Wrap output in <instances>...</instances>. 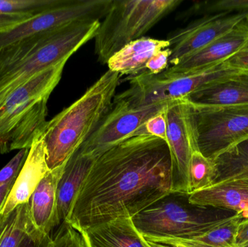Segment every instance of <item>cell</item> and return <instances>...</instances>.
I'll use <instances>...</instances> for the list:
<instances>
[{
  "mask_svg": "<svg viewBox=\"0 0 248 247\" xmlns=\"http://www.w3.org/2000/svg\"><path fill=\"white\" fill-rule=\"evenodd\" d=\"M173 175L166 142L152 136L129 138L95 158L65 223L84 231L132 218L173 192Z\"/></svg>",
  "mask_w": 248,
  "mask_h": 247,
  "instance_id": "1",
  "label": "cell"
},
{
  "mask_svg": "<svg viewBox=\"0 0 248 247\" xmlns=\"http://www.w3.org/2000/svg\"><path fill=\"white\" fill-rule=\"evenodd\" d=\"M100 20H78L0 49V104L44 70L69 58L95 37Z\"/></svg>",
  "mask_w": 248,
  "mask_h": 247,
  "instance_id": "2",
  "label": "cell"
},
{
  "mask_svg": "<svg viewBox=\"0 0 248 247\" xmlns=\"http://www.w3.org/2000/svg\"><path fill=\"white\" fill-rule=\"evenodd\" d=\"M120 78L108 70L75 102L46 122L42 135L49 170L66 163L95 131L113 107Z\"/></svg>",
  "mask_w": 248,
  "mask_h": 247,
  "instance_id": "3",
  "label": "cell"
},
{
  "mask_svg": "<svg viewBox=\"0 0 248 247\" xmlns=\"http://www.w3.org/2000/svg\"><path fill=\"white\" fill-rule=\"evenodd\" d=\"M68 60L35 75L0 104V155L30 149L46 123L49 97Z\"/></svg>",
  "mask_w": 248,
  "mask_h": 247,
  "instance_id": "4",
  "label": "cell"
},
{
  "mask_svg": "<svg viewBox=\"0 0 248 247\" xmlns=\"http://www.w3.org/2000/svg\"><path fill=\"white\" fill-rule=\"evenodd\" d=\"M182 2L181 0H112L94 38V53L99 62L107 64L116 52L143 37Z\"/></svg>",
  "mask_w": 248,
  "mask_h": 247,
  "instance_id": "5",
  "label": "cell"
},
{
  "mask_svg": "<svg viewBox=\"0 0 248 247\" xmlns=\"http://www.w3.org/2000/svg\"><path fill=\"white\" fill-rule=\"evenodd\" d=\"M185 194L170 193L133 217L131 220L139 233L143 237L194 239L231 216L208 213L206 207L193 205L189 201L186 204L182 201Z\"/></svg>",
  "mask_w": 248,
  "mask_h": 247,
  "instance_id": "6",
  "label": "cell"
},
{
  "mask_svg": "<svg viewBox=\"0 0 248 247\" xmlns=\"http://www.w3.org/2000/svg\"><path fill=\"white\" fill-rule=\"evenodd\" d=\"M238 71L226 62L193 73L173 76L155 75L145 71L128 77L129 88L115 97L114 101L136 108L181 100L205 84Z\"/></svg>",
  "mask_w": 248,
  "mask_h": 247,
  "instance_id": "7",
  "label": "cell"
},
{
  "mask_svg": "<svg viewBox=\"0 0 248 247\" xmlns=\"http://www.w3.org/2000/svg\"><path fill=\"white\" fill-rule=\"evenodd\" d=\"M190 104L197 146L206 158L216 159L229 148L248 139V104Z\"/></svg>",
  "mask_w": 248,
  "mask_h": 247,
  "instance_id": "8",
  "label": "cell"
},
{
  "mask_svg": "<svg viewBox=\"0 0 248 247\" xmlns=\"http://www.w3.org/2000/svg\"><path fill=\"white\" fill-rule=\"evenodd\" d=\"M112 0H67L62 5L38 15L7 31L0 33V49L36 35L78 20L103 18Z\"/></svg>",
  "mask_w": 248,
  "mask_h": 247,
  "instance_id": "9",
  "label": "cell"
},
{
  "mask_svg": "<svg viewBox=\"0 0 248 247\" xmlns=\"http://www.w3.org/2000/svg\"><path fill=\"white\" fill-rule=\"evenodd\" d=\"M169 102L134 108L122 102L113 101L115 105L78 151L97 158L116 145L134 136L148 119L163 110Z\"/></svg>",
  "mask_w": 248,
  "mask_h": 247,
  "instance_id": "10",
  "label": "cell"
},
{
  "mask_svg": "<svg viewBox=\"0 0 248 247\" xmlns=\"http://www.w3.org/2000/svg\"><path fill=\"white\" fill-rule=\"evenodd\" d=\"M168 145L174 164L173 192L187 194L188 169L195 141L192 107L186 99L169 102L166 107Z\"/></svg>",
  "mask_w": 248,
  "mask_h": 247,
  "instance_id": "11",
  "label": "cell"
},
{
  "mask_svg": "<svg viewBox=\"0 0 248 247\" xmlns=\"http://www.w3.org/2000/svg\"><path fill=\"white\" fill-rule=\"evenodd\" d=\"M248 13L205 15L183 29L168 36L171 55L169 64L174 65L187 55L203 48L244 21Z\"/></svg>",
  "mask_w": 248,
  "mask_h": 247,
  "instance_id": "12",
  "label": "cell"
},
{
  "mask_svg": "<svg viewBox=\"0 0 248 247\" xmlns=\"http://www.w3.org/2000/svg\"><path fill=\"white\" fill-rule=\"evenodd\" d=\"M248 38V25L243 21L202 49L168 68L162 74L167 76L185 75L222 63L242 47Z\"/></svg>",
  "mask_w": 248,
  "mask_h": 247,
  "instance_id": "13",
  "label": "cell"
},
{
  "mask_svg": "<svg viewBox=\"0 0 248 247\" xmlns=\"http://www.w3.org/2000/svg\"><path fill=\"white\" fill-rule=\"evenodd\" d=\"M49 171L46 146L41 132L29 149L22 169L0 209V216H8L19 206L29 203L33 191Z\"/></svg>",
  "mask_w": 248,
  "mask_h": 247,
  "instance_id": "14",
  "label": "cell"
},
{
  "mask_svg": "<svg viewBox=\"0 0 248 247\" xmlns=\"http://www.w3.org/2000/svg\"><path fill=\"white\" fill-rule=\"evenodd\" d=\"M194 105L248 104V71H238L205 84L186 97Z\"/></svg>",
  "mask_w": 248,
  "mask_h": 247,
  "instance_id": "15",
  "label": "cell"
},
{
  "mask_svg": "<svg viewBox=\"0 0 248 247\" xmlns=\"http://www.w3.org/2000/svg\"><path fill=\"white\" fill-rule=\"evenodd\" d=\"M66 163L49 170L39 183L29 202L31 221L36 230L51 234L58 227L57 222V190Z\"/></svg>",
  "mask_w": 248,
  "mask_h": 247,
  "instance_id": "16",
  "label": "cell"
},
{
  "mask_svg": "<svg viewBox=\"0 0 248 247\" xmlns=\"http://www.w3.org/2000/svg\"><path fill=\"white\" fill-rule=\"evenodd\" d=\"M191 204L240 213L248 218V181H224L188 195Z\"/></svg>",
  "mask_w": 248,
  "mask_h": 247,
  "instance_id": "17",
  "label": "cell"
},
{
  "mask_svg": "<svg viewBox=\"0 0 248 247\" xmlns=\"http://www.w3.org/2000/svg\"><path fill=\"white\" fill-rule=\"evenodd\" d=\"M95 158L77 151L66 162L57 190L58 227L68 218L76 197Z\"/></svg>",
  "mask_w": 248,
  "mask_h": 247,
  "instance_id": "18",
  "label": "cell"
},
{
  "mask_svg": "<svg viewBox=\"0 0 248 247\" xmlns=\"http://www.w3.org/2000/svg\"><path fill=\"white\" fill-rule=\"evenodd\" d=\"M87 247H151L131 218H121L81 231Z\"/></svg>",
  "mask_w": 248,
  "mask_h": 247,
  "instance_id": "19",
  "label": "cell"
},
{
  "mask_svg": "<svg viewBox=\"0 0 248 247\" xmlns=\"http://www.w3.org/2000/svg\"><path fill=\"white\" fill-rule=\"evenodd\" d=\"M169 47L167 40L143 37L125 45L108 62L109 70L120 75H137L147 71L149 59L162 49Z\"/></svg>",
  "mask_w": 248,
  "mask_h": 247,
  "instance_id": "20",
  "label": "cell"
},
{
  "mask_svg": "<svg viewBox=\"0 0 248 247\" xmlns=\"http://www.w3.org/2000/svg\"><path fill=\"white\" fill-rule=\"evenodd\" d=\"M214 160L217 168L215 184L238 180L248 181V139L229 148Z\"/></svg>",
  "mask_w": 248,
  "mask_h": 247,
  "instance_id": "21",
  "label": "cell"
},
{
  "mask_svg": "<svg viewBox=\"0 0 248 247\" xmlns=\"http://www.w3.org/2000/svg\"><path fill=\"white\" fill-rule=\"evenodd\" d=\"M33 227L29 203L19 206L8 216H0V247H18Z\"/></svg>",
  "mask_w": 248,
  "mask_h": 247,
  "instance_id": "22",
  "label": "cell"
},
{
  "mask_svg": "<svg viewBox=\"0 0 248 247\" xmlns=\"http://www.w3.org/2000/svg\"><path fill=\"white\" fill-rule=\"evenodd\" d=\"M217 168L214 160L204 156L199 150L192 152L188 169L187 194L214 185Z\"/></svg>",
  "mask_w": 248,
  "mask_h": 247,
  "instance_id": "23",
  "label": "cell"
},
{
  "mask_svg": "<svg viewBox=\"0 0 248 247\" xmlns=\"http://www.w3.org/2000/svg\"><path fill=\"white\" fill-rule=\"evenodd\" d=\"M244 219L240 213H234L222 223L193 240L212 247H236L235 236L240 222Z\"/></svg>",
  "mask_w": 248,
  "mask_h": 247,
  "instance_id": "24",
  "label": "cell"
},
{
  "mask_svg": "<svg viewBox=\"0 0 248 247\" xmlns=\"http://www.w3.org/2000/svg\"><path fill=\"white\" fill-rule=\"evenodd\" d=\"M67 0H0L1 14H24L33 16L62 5Z\"/></svg>",
  "mask_w": 248,
  "mask_h": 247,
  "instance_id": "25",
  "label": "cell"
},
{
  "mask_svg": "<svg viewBox=\"0 0 248 247\" xmlns=\"http://www.w3.org/2000/svg\"><path fill=\"white\" fill-rule=\"evenodd\" d=\"M167 106L161 111L148 119L136 132L134 136H155V137L162 139L168 144L167 120H166V107Z\"/></svg>",
  "mask_w": 248,
  "mask_h": 247,
  "instance_id": "26",
  "label": "cell"
},
{
  "mask_svg": "<svg viewBox=\"0 0 248 247\" xmlns=\"http://www.w3.org/2000/svg\"><path fill=\"white\" fill-rule=\"evenodd\" d=\"M202 8V11L208 15L227 13L231 14L232 12L248 13V0H219V1L205 2L198 8Z\"/></svg>",
  "mask_w": 248,
  "mask_h": 247,
  "instance_id": "27",
  "label": "cell"
},
{
  "mask_svg": "<svg viewBox=\"0 0 248 247\" xmlns=\"http://www.w3.org/2000/svg\"><path fill=\"white\" fill-rule=\"evenodd\" d=\"M29 149H20L0 171V188L17 178L29 155Z\"/></svg>",
  "mask_w": 248,
  "mask_h": 247,
  "instance_id": "28",
  "label": "cell"
},
{
  "mask_svg": "<svg viewBox=\"0 0 248 247\" xmlns=\"http://www.w3.org/2000/svg\"><path fill=\"white\" fill-rule=\"evenodd\" d=\"M170 55L171 52L169 47L159 51L149 59L145 65L146 70L155 75L164 72L168 68Z\"/></svg>",
  "mask_w": 248,
  "mask_h": 247,
  "instance_id": "29",
  "label": "cell"
},
{
  "mask_svg": "<svg viewBox=\"0 0 248 247\" xmlns=\"http://www.w3.org/2000/svg\"><path fill=\"white\" fill-rule=\"evenodd\" d=\"M144 238L147 242L170 247H212L199 243L193 239H176V238Z\"/></svg>",
  "mask_w": 248,
  "mask_h": 247,
  "instance_id": "30",
  "label": "cell"
},
{
  "mask_svg": "<svg viewBox=\"0 0 248 247\" xmlns=\"http://www.w3.org/2000/svg\"><path fill=\"white\" fill-rule=\"evenodd\" d=\"M225 62L234 69L248 71V38L242 47Z\"/></svg>",
  "mask_w": 248,
  "mask_h": 247,
  "instance_id": "31",
  "label": "cell"
},
{
  "mask_svg": "<svg viewBox=\"0 0 248 247\" xmlns=\"http://www.w3.org/2000/svg\"><path fill=\"white\" fill-rule=\"evenodd\" d=\"M34 17V16H33ZM32 16L24 14H1L0 13V33L7 31L17 25L31 18Z\"/></svg>",
  "mask_w": 248,
  "mask_h": 247,
  "instance_id": "32",
  "label": "cell"
},
{
  "mask_svg": "<svg viewBox=\"0 0 248 247\" xmlns=\"http://www.w3.org/2000/svg\"><path fill=\"white\" fill-rule=\"evenodd\" d=\"M51 234H45L32 228L23 238L18 247H42L46 238Z\"/></svg>",
  "mask_w": 248,
  "mask_h": 247,
  "instance_id": "33",
  "label": "cell"
},
{
  "mask_svg": "<svg viewBox=\"0 0 248 247\" xmlns=\"http://www.w3.org/2000/svg\"><path fill=\"white\" fill-rule=\"evenodd\" d=\"M236 247H248V218L243 219L237 228L235 236Z\"/></svg>",
  "mask_w": 248,
  "mask_h": 247,
  "instance_id": "34",
  "label": "cell"
},
{
  "mask_svg": "<svg viewBox=\"0 0 248 247\" xmlns=\"http://www.w3.org/2000/svg\"><path fill=\"white\" fill-rule=\"evenodd\" d=\"M16 179V178L12 180L11 181L7 183L6 185L3 186L2 187L0 188V209H1L3 204H4L6 199H7V196H8L9 193H10Z\"/></svg>",
  "mask_w": 248,
  "mask_h": 247,
  "instance_id": "35",
  "label": "cell"
},
{
  "mask_svg": "<svg viewBox=\"0 0 248 247\" xmlns=\"http://www.w3.org/2000/svg\"><path fill=\"white\" fill-rule=\"evenodd\" d=\"M42 247H53L52 235H49V236L46 238V240L44 242Z\"/></svg>",
  "mask_w": 248,
  "mask_h": 247,
  "instance_id": "36",
  "label": "cell"
},
{
  "mask_svg": "<svg viewBox=\"0 0 248 247\" xmlns=\"http://www.w3.org/2000/svg\"><path fill=\"white\" fill-rule=\"evenodd\" d=\"M246 20H247V21L248 22V13L247 15H246Z\"/></svg>",
  "mask_w": 248,
  "mask_h": 247,
  "instance_id": "37",
  "label": "cell"
}]
</instances>
